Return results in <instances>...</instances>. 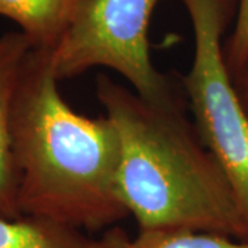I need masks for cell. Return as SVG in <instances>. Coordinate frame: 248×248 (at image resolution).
Listing matches in <instances>:
<instances>
[{
  "label": "cell",
  "mask_w": 248,
  "mask_h": 248,
  "mask_svg": "<svg viewBox=\"0 0 248 248\" xmlns=\"http://www.w3.org/2000/svg\"><path fill=\"white\" fill-rule=\"evenodd\" d=\"M53 50L33 48L11 112V148L22 217L93 233L130 214L117 190L120 141L107 116L80 115L63 99Z\"/></svg>",
  "instance_id": "6da1fadb"
},
{
  "label": "cell",
  "mask_w": 248,
  "mask_h": 248,
  "mask_svg": "<svg viewBox=\"0 0 248 248\" xmlns=\"http://www.w3.org/2000/svg\"><path fill=\"white\" fill-rule=\"evenodd\" d=\"M95 93L120 141L117 190L140 231L189 229L248 240L231 181L182 94L155 102L102 75Z\"/></svg>",
  "instance_id": "7a4b0ae2"
},
{
  "label": "cell",
  "mask_w": 248,
  "mask_h": 248,
  "mask_svg": "<svg viewBox=\"0 0 248 248\" xmlns=\"http://www.w3.org/2000/svg\"><path fill=\"white\" fill-rule=\"evenodd\" d=\"M181 1L193 28L195 54L179 83L196 128L229 178L248 228V116L225 60L223 43L237 0Z\"/></svg>",
  "instance_id": "3957f363"
},
{
  "label": "cell",
  "mask_w": 248,
  "mask_h": 248,
  "mask_svg": "<svg viewBox=\"0 0 248 248\" xmlns=\"http://www.w3.org/2000/svg\"><path fill=\"white\" fill-rule=\"evenodd\" d=\"M160 0H76L68 27L53 50L57 79L108 68L155 102H169L182 87L151 58L149 22Z\"/></svg>",
  "instance_id": "277c9868"
},
{
  "label": "cell",
  "mask_w": 248,
  "mask_h": 248,
  "mask_svg": "<svg viewBox=\"0 0 248 248\" xmlns=\"http://www.w3.org/2000/svg\"><path fill=\"white\" fill-rule=\"evenodd\" d=\"M35 47L25 33L0 36V217L17 219L18 172L11 148V112L21 73Z\"/></svg>",
  "instance_id": "5b68a950"
},
{
  "label": "cell",
  "mask_w": 248,
  "mask_h": 248,
  "mask_svg": "<svg viewBox=\"0 0 248 248\" xmlns=\"http://www.w3.org/2000/svg\"><path fill=\"white\" fill-rule=\"evenodd\" d=\"M76 0H0V16L17 24L35 48L54 50Z\"/></svg>",
  "instance_id": "8992f818"
},
{
  "label": "cell",
  "mask_w": 248,
  "mask_h": 248,
  "mask_svg": "<svg viewBox=\"0 0 248 248\" xmlns=\"http://www.w3.org/2000/svg\"><path fill=\"white\" fill-rule=\"evenodd\" d=\"M93 248H248V240L189 229L140 231L131 237L122 228L112 226L93 240Z\"/></svg>",
  "instance_id": "52a82bcc"
},
{
  "label": "cell",
  "mask_w": 248,
  "mask_h": 248,
  "mask_svg": "<svg viewBox=\"0 0 248 248\" xmlns=\"http://www.w3.org/2000/svg\"><path fill=\"white\" fill-rule=\"evenodd\" d=\"M87 233L57 222L0 217V248H93Z\"/></svg>",
  "instance_id": "ba28073f"
},
{
  "label": "cell",
  "mask_w": 248,
  "mask_h": 248,
  "mask_svg": "<svg viewBox=\"0 0 248 248\" xmlns=\"http://www.w3.org/2000/svg\"><path fill=\"white\" fill-rule=\"evenodd\" d=\"M248 58V0H237L234 27L225 43V60L233 75Z\"/></svg>",
  "instance_id": "9c48e42d"
},
{
  "label": "cell",
  "mask_w": 248,
  "mask_h": 248,
  "mask_svg": "<svg viewBox=\"0 0 248 248\" xmlns=\"http://www.w3.org/2000/svg\"><path fill=\"white\" fill-rule=\"evenodd\" d=\"M232 78H233V83H234V87L237 90V94H239L240 101L243 104V108H244V110L248 116V58L241 65L239 71L232 75Z\"/></svg>",
  "instance_id": "30bf717a"
}]
</instances>
